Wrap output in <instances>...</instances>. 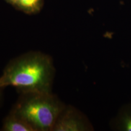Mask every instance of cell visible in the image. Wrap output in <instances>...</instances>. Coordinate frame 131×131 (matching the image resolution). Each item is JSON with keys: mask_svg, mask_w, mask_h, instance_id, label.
<instances>
[{"mask_svg": "<svg viewBox=\"0 0 131 131\" xmlns=\"http://www.w3.org/2000/svg\"><path fill=\"white\" fill-rule=\"evenodd\" d=\"M54 75L51 57L40 52H30L7 64L0 76V89L12 86L19 93L51 92Z\"/></svg>", "mask_w": 131, "mask_h": 131, "instance_id": "cell-1", "label": "cell"}, {"mask_svg": "<svg viewBox=\"0 0 131 131\" xmlns=\"http://www.w3.org/2000/svg\"><path fill=\"white\" fill-rule=\"evenodd\" d=\"M66 106L51 92H21L11 110L30 124L35 131L53 130Z\"/></svg>", "mask_w": 131, "mask_h": 131, "instance_id": "cell-2", "label": "cell"}, {"mask_svg": "<svg viewBox=\"0 0 131 131\" xmlns=\"http://www.w3.org/2000/svg\"><path fill=\"white\" fill-rule=\"evenodd\" d=\"M88 127L81 114L72 107L66 106L59 116L52 131H81Z\"/></svg>", "mask_w": 131, "mask_h": 131, "instance_id": "cell-3", "label": "cell"}, {"mask_svg": "<svg viewBox=\"0 0 131 131\" xmlns=\"http://www.w3.org/2000/svg\"><path fill=\"white\" fill-rule=\"evenodd\" d=\"M2 130L4 131H35L24 119L12 111L3 120Z\"/></svg>", "mask_w": 131, "mask_h": 131, "instance_id": "cell-4", "label": "cell"}, {"mask_svg": "<svg viewBox=\"0 0 131 131\" xmlns=\"http://www.w3.org/2000/svg\"><path fill=\"white\" fill-rule=\"evenodd\" d=\"M43 4L44 0H18L14 7L26 14L32 15L40 12Z\"/></svg>", "mask_w": 131, "mask_h": 131, "instance_id": "cell-5", "label": "cell"}, {"mask_svg": "<svg viewBox=\"0 0 131 131\" xmlns=\"http://www.w3.org/2000/svg\"><path fill=\"white\" fill-rule=\"evenodd\" d=\"M124 127L126 130L131 131V116L127 117L124 119Z\"/></svg>", "mask_w": 131, "mask_h": 131, "instance_id": "cell-6", "label": "cell"}, {"mask_svg": "<svg viewBox=\"0 0 131 131\" xmlns=\"http://www.w3.org/2000/svg\"><path fill=\"white\" fill-rule=\"evenodd\" d=\"M5 1H6L7 3L11 4L12 6H13L14 7V6H15L16 3V2H17L18 0H5Z\"/></svg>", "mask_w": 131, "mask_h": 131, "instance_id": "cell-7", "label": "cell"}, {"mask_svg": "<svg viewBox=\"0 0 131 131\" xmlns=\"http://www.w3.org/2000/svg\"><path fill=\"white\" fill-rule=\"evenodd\" d=\"M1 89H0V101H1Z\"/></svg>", "mask_w": 131, "mask_h": 131, "instance_id": "cell-8", "label": "cell"}]
</instances>
